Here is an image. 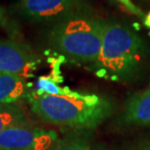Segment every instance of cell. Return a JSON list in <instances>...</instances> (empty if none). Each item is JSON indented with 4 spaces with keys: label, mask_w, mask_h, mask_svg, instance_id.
Segmentation results:
<instances>
[{
    "label": "cell",
    "mask_w": 150,
    "mask_h": 150,
    "mask_svg": "<svg viewBox=\"0 0 150 150\" xmlns=\"http://www.w3.org/2000/svg\"><path fill=\"white\" fill-rule=\"evenodd\" d=\"M16 11L35 22H58L89 11L86 0H18Z\"/></svg>",
    "instance_id": "4"
},
{
    "label": "cell",
    "mask_w": 150,
    "mask_h": 150,
    "mask_svg": "<svg viewBox=\"0 0 150 150\" xmlns=\"http://www.w3.org/2000/svg\"><path fill=\"white\" fill-rule=\"evenodd\" d=\"M26 116L23 110L16 104L0 105V135L10 126L18 123H25Z\"/></svg>",
    "instance_id": "10"
},
{
    "label": "cell",
    "mask_w": 150,
    "mask_h": 150,
    "mask_svg": "<svg viewBox=\"0 0 150 150\" xmlns=\"http://www.w3.org/2000/svg\"><path fill=\"white\" fill-rule=\"evenodd\" d=\"M57 134L29 125L10 126L0 135V150H47L57 142Z\"/></svg>",
    "instance_id": "5"
},
{
    "label": "cell",
    "mask_w": 150,
    "mask_h": 150,
    "mask_svg": "<svg viewBox=\"0 0 150 150\" xmlns=\"http://www.w3.org/2000/svg\"><path fill=\"white\" fill-rule=\"evenodd\" d=\"M53 150H91V148L81 139L66 138L57 139Z\"/></svg>",
    "instance_id": "11"
},
{
    "label": "cell",
    "mask_w": 150,
    "mask_h": 150,
    "mask_svg": "<svg viewBox=\"0 0 150 150\" xmlns=\"http://www.w3.org/2000/svg\"><path fill=\"white\" fill-rule=\"evenodd\" d=\"M57 78L52 76H42L37 81V91L35 95H52V96H74L76 92L69 87H63L59 84Z\"/></svg>",
    "instance_id": "9"
},
{
    "label": "cell",
    "mask_w": 150,
    "mask_h": 150,
    "mask_svg": "<svg viewBox=\"0 0 150 150\" xmlns=\"http://www.w3.org/2000/svg\"><path fill=\"white\" fill-rule=\"evenodd\" d=\"M121 119L127 125H150V88L136 92L127 99Z\"/></svg>",
    "instance_id": "7"
},
{
    "label": "cell",
    "mask_w": 150,
    "mask_h": 150,
    "mask_svg": "<svg viewBox=\"0 0 150 150\" xmlns=\"http://www.w3.org/2000/svg\"><path fill=\"white\" fill-rule=\"evenodd\" d=\"M29 103L32 112L45 122L79 130L97 128L113 112L112 102L97 94L34 95Z\"/></svg>",
    "instance_id": "2"
},
{
    "label": "cell",
    "mask_w": 150,
    "mask_h": 150,
    "mask_svg": "<svg viewBox=\"0 0 150 150\" xmlns=\"http://www.w3.org/2000/svg\"><path fill=\"white\" fill-rule=\"evenodd\" d=\"M6 18V11L4 8L0 6V21H4Z\"/></svg>",
    "instance_id": "13"
},
{
    "label": "cell",
    "mask_w": 150,
    "mask_h": 150,
    "mask_svg": "<svg viewBox=\"0 0 150 150\" xmlns=\"http://www.w3.org/2000/svg\"><path fill=\"white\" fill-rule=\"evenodd\" d=\"M40 59L27 44L0 39V73L28 78L37 69Z\"/></svg>",
    "instance_id": "6"
},
{
    "label": "cell",
    "mask_w": 150,
    "mask_h": 150,
    "mask_svg": "<svg viewBox=\"0 0 150 150\" xmlns=\"http://www.w3.org/2000/svg\"><path fill=\"white\" fill-rule=\"evenodd\" d=\"M147 53L144 40L136 31L121 22L106 21L100 55L89 68L111 81H133L142 72Z\"/></svg>",
    "instance_id": "1"
},
{
    "label": "cell",
    "mask_w": 150,
    "mask_h": 150,
    "mask_svg": "<svg viewBox=\"0 0 150 150\" xmlns=\"http://www.w3.org/2000/svg\"><path fill=\"white\" fill-rule=\"evenodd\" d=\"M120 3V4H122L124 7L127 9V11L132 13L133 15H136L138 16L139 18H144V14H143V12L140 10L139 7H137V6L134 4L132 2V0H116Z\"/></svg>",
    "instance_id": "12"
},
{
    "label": "cell",
    "mask_w": 150,
    "mask_h": 150,
    "mask_svg": "<svg viewBox=\"0 0 150 150\" xmlns=\"http://www.w3.org/2000/svg\"><path fill=\"white\" fill-rule=\"evenodd\" d=\"M29 85L20 76L0 73V105L16 104L28 96Z\"/></svg>",
    "instance_id": "8"
},
{
    "label": "cell",
    "mask_w": 150,
    "mask_h": 150,
    "mask_svg": "<svg viewBox=\"0 0 150 150\" xmlns=\"http://www.w3.org/2000/svg\"><path fill=\"white\" fill-rule=\"evenodd\" d=\"M143 150H150V142L146 143V145L144 146V148H143Z\"/></svg>",
    "instance_id": "14"
},
{
    "label": "cell",
    "mask_w": 150,
    "mask_h": 150,
    "mask_svg": "<svg viewBox=\"0 0 150 150\" xmlns=\"http://www.w3.org/2000/svg\"><path fill=\"white\" fill-rule=\"evenodd\" d=\"M106 20L90 11L55 22L47 34L52 49L70 61L91 65L100 55Z\"/></svg>",
    "instance_id": "3"
}]
</instances>
